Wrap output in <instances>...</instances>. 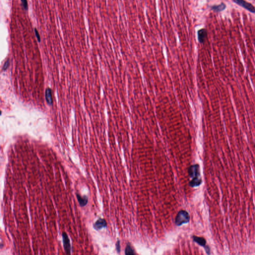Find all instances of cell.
<instances>
[{"mask_svg":"<svg viewBox=\"0 0 255 255\" xmlns=\"http://www.w3.org/2000/svg\"><path fill=\"white\" fill-rule=\"evenodd\" d=\"M190 216L188 213L186 211L181 210L178 213L175 218V224L180 226L182 224H186L189 222Z\"/></svg>","mask_w":255,"mask_h":255,"instance_id":"obj_1","label":"cell"},{"mask_svg":"<svg viewBox=\"0 0 255 255\" xmlns=\"http://www.w3.org/2000/svg\"><path fill=\"white\" fill-rule=\"evenodd\" d=\"M62 238H63L64 251L66 254H71L72 250L71 245L70 243V239L66 232H63L62 233Z\"/></svg>","mask_w":255,"mask_h":255,"instance_id":"obj_2","label":"cell"},{"mask_svg":"<svg viewBox=\"0 0 255 255\" xmlns=\"http://www.w3.org/2000/svg\"><path fill=\"white\" fill-rule=\"evenodd\" d=\"M193 241L198 244V245L204 248L205 251L206 253L208 255L210 254V248L208 246L206 245V241L204 238L202 237H199L197 236H193Z\"/></svg>","mask_w":255,"mask_h":255,"instance_id":"obj_3","label":"cell"},{"mask_svg":"<svg viewBox=\"0 0 255 255\" xmlns=\"http://www.w3.org/2000/svg\"><path fill=\"white\" fill-rule=\"evenodd\" d=\"M233 1L234 2H235L236 4L243 7L244 8H245V9L249 11V12H251L252 13H255V7L251 4L246 2L244 0H233Z\"/></svg>","mask_w":255,"mask_h":255,"instance_id":"obj_4","label":"cell"},{"mask_svg":"<svg viewBox=\"0 0 255 255\" xmlns=\"http://www.w3.org/2000/svg\"><path fill=\"white\" fill-rule=\"evenodd\" d=\"M188 173L192 178L200 177V168L198 164H194L190 166L188 169Z\"/></svg>","mask_w":255,"mask_h":255,"instance_id":"obj_5","label":"cell"},{"mask_svg":"<svg viewBox=\"0 0 255 255\" xmlns=\"http://www.w3.org/2000/svg\"><path fill=\"white\" fill-rule=\"evenodd\" d=\"M107 226V222L105 219L103 218H100L93 223V228L96 231H99L103 228H106Z\"/></svg>","mask_w":255,"mask_h":255,"instance_id":"obj_6","label":"cell"},{"mask_svg":"<svg viewBox=\"0 0 255 255\" xmlns=\"http://www.w3.org/2000/svg\"><path fill=\"white\" fill-rule=\"evenodd\" d=\"M76 196L80 207H83L85 206L87 204L88 202V198L86 195H84L83 196H81L80 194L77 192L76 193Z\"/></svg>","mask_w":255,"mask_h":255,"instance_id":"obj_7","label":"cell"},{"mask_svg":"<svg viewBox=\"0 0 255 255\" xmlns=\"http://www.w3.org/2000/svg\"><path fill=\"white\" fill-rule=\"evenodd\" d=\"M198 41L200 43H203L205 41V39H206L207 33L206 30L204 29H201L198 31Z\"/></svg>","mask_w":255,"mask_h":255,"instance_id":"obj_8","label":"cell"},{"mask_svg":"<svg viewBox=\"0 0 255 255\" xmlns=\"http://www.w3.org/2000/svg\"><path fill=\"white\" fill-rule=\"evenodd\" d=\"M45 100H46L47 104L49 105H53V97H52V92H51V90L50 88H47L45 90Z\"/></svg>","mask_w":255,"mask_h":255,"instance_id":"obj_9","label":"cell"},{"mask_svg":"<svg viewBox=\"0 0 255 255\" xmlns=\"http://www.w3.org/2000/svg\"><path fill=\"white\" fill-rule=\"evenodd\" d=\"M202 180L201 177L193 178L189 182V185L192 187H195L199 186L201 184Z\"/></svg>","mask_w":255,"mask_h":255,"instance_id":"obj_10","label":"cell"},{"mask_svg":"<svg viewBox=\"0 0 255 255\" xmlns=\"http://www.w3.org/2000/svg\"><path fill=\"white\" fill-rule=\"evenodd\" d=\"M226 6L224 3H221L220 5H217V6H213L211 7V9L215 12H221L222 11L225 10Z\"/></svg>","mask_w":255,"mask_h":255,"instance_id":"obj_11","label":"cell"},{"mask_svg":"<svg viewBox=\"0 0 255 255\" xmlns=\"http://www.w3.org/2000/svg\"><path fill=\"white\" fill-rule=\"evenodd\" d=\"M125 254L126 255H134L135 254L134 250L132 249V247L130 246V245L128 244L127 246L125 249Z\"/></svg>","mask_w":255,"mask_h":255,"instance_id":"obj_12","label":"cell"},{"mask_svg":"<svg viewBox=\"0 0 255 255\" xmlns=\"http://www.w3.org/2000/svg\"><path fill=\"white\" fill-rule=\"evenodd\" d=\"M22 3V5L23 6V8L25 10H27L28 8V5H27V0H21Z\"/></svg>","mask_w":255,"mask_h":255,"instance_id":"obj_13","label":"cell"},{"mask_svg":"<svg viewBox=\"0 0 255 255\" xmlns=\"http://www.w3.org/2000/svg\"><path fill=\"white\" fill-rule=\"evenodd\" d=\"M121 246H120V241L118 240V241L117 242V243H116V250H117V252L118 253H120V251H121V247H120Z\"/></svg>","mask_w":255,"mask_h":255,"instance_id":"obj_14","label":"cell"},{"mask_svg":"<svg viewBox=\"0 0 255 255\" xmlns=\"http://www.w3.org/2000/svg\"><path fill=\"white\" fill-rule=\"evenodd\" d=\"M9 64H10L9 60H7V61H6V62H5V64H4V66L3 67L2 70H6V69L8 68V67H9Z\"/></svg>","mask_w":255,"mask_h":255,"instance_id":"obj_15","label":"cell"},{"mask_svg":"<svg viewBox=\"0 0 255 255\" xmlns=\"http://www.w3.org/2000/svg\"><path fill=\"white\" fill-rule=\"evenodd\" d=\"M35 35H36V37L37 38L38 41L40 42L41 41V37L39 36V32H38L37 29H35Z\"/></svg>","mask_w":255,"mask_h":255,"instance_id":"obj_16","label":"cell"}]
</instances>
